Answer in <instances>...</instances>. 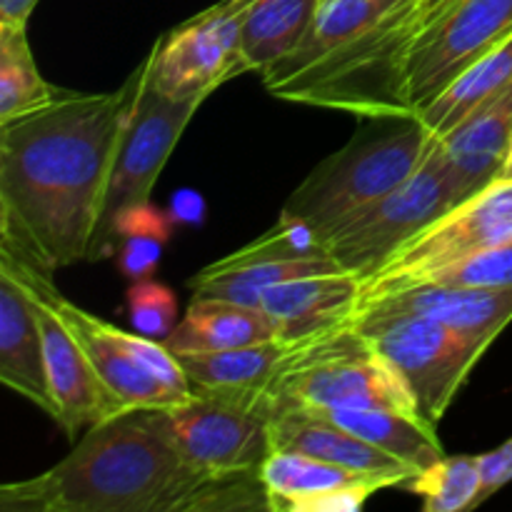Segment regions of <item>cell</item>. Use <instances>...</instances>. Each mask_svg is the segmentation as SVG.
<instances>
[{"label": "cell", "instance_id": "6da1fadb", "mask_svg": "<svg viewBox=\"0 0 512 512\" xmlns=\"http://www.w3.org/2000/svg\"><path fill=\"white\" fill-rule=\"evenodd\" d=\"M145 60L113 93L60 90L0 125V253L53 278L88 260Z\"/></svg>", "mask_w": 512, "mask_h": 512}, {"label": "cell", "instance_id": "7a4b0ae2", "mask_svg": "<svg viewBox=\"0 0 512 512\" xmlns=\"http://www.w3.org/2000/svg\"><path fill=\"white\" fill-rule=\"evenodd\" d=\"M213 480L190 468L165 408H133L85 430L73 453L0 488L5 512H193Z\"/></svg>", "mask_w": 512, "mask_h": 512}, {"label": "cell", "instance_id": "3957f363", "mask_svg": "<svg viewBox=\"0 0 512 512\" xmlns=\"http://www.w3.org/2000/svg\"><path fill=\"white\" fill-rule=\"evenodd\" d=\"M435 135L418 113L363 118L353 138L290 193L278 220L300 223L325 243L343 220L410 178Z\"/></svg>", "mask_w": 512, "mask_h": 512}, {"label": "cell", "instance_id": "277c9868", "mask_svg": "<svg viewBox=\"0 0 512 512\" xmlns=\"http://www.w3.org/2000/svg\"><path fill=\"white\" fill-rule=\"evenodd\" d=\"M420 30V0H408L373 28L343 40L318 63L268 93L358 118L413 115L410 53Z\"/></svg>", "mask_w": 512, "mask_h": 512}, {"label": "cell", "instance_id": "5b68a950", "mask_svg": "<svg viewBox=\"0 0 512 512\" xmlns=\"http://www.w3.org/2000/svg\"><path fill=\"white\" fill-rule=\"evenodd\" d=\"M0 265L13 270L25 288L48 305L75 335L80 348L95 365L100 378L128 408H175L193 398L180 360L163 345V340L125 333L88 310L78 308L58 293L53 278L0 253Z\"/></svg>", "mask_w": 512, "mask_h": 512}, {"label": "cell", "instance_id": "8992f818", "mask_svg": "<svg viewBox=\"0 0 512 512\" xmlns=\"http://www.w3.org/2000/svg\"><path fill=\"white\" fill-rule=\"evenodd\" d=\"M268 400L270 405H298L320 413L388 408L420 418L413 395L393 365L375 353L353 323L298 345L268 390Z\"/></svg>", "mask_w": 512, "mask_h": 512}, {"label": "cell", "instance_id": "52a82bcc", "mask_svg": "<svg viewBox=\"0 0 512 512\" xmlns=\"http://www.w3.org/2000/svg\"><path fill=\"white\" fill-rule=\"evenodd\" d=\"M463 200L468 195L440 155L438 138H433L425 160L405 183L343 220L323 245L340 268L368 283L405 243Z\"/></svg>", "mask_w": 512, "mask_h": 512}, {"label": "cell", "instance_id": "ba28073f", "mask_svg": "<svg viewBox=\"0 0 512 512\" xmlns=\"http://www.w3.org/2000/svg\"><path fill=\"white\" fill-rule=\"evenodd\" d=\"M353 325L383 355L415 400L418 415L438 428L490 343L425 315L360 310Z\"/></svg>", "mask_w": 512, "mask_h": 512}, {"label": "cell", "instance_id": "9c48e42d", "mask_svg": "<svg viewBox=\"0 0 512 512\" xmlns=\"http://www.w3.org/2000/svg\"><path fill=\"white\" fill-rule=\"evenodd\" d=\"M203 103V98L175 100L155 90L148 80V63H145V80L120 133L88 260L108 258L115 253V223L125 210L150 203V193L170 153Z\"/></svg>", "mask_w": 512, "mask_h": 512}, {"label": "cell", "instance_id": "30bf717a", "mask_svg": "<svg viewBox=\"0 0 512 512\" xmlns=\"http://www.w3.org/2000/svg\"><path fill=\"white\" fill-rule=\"evenodd\" d=\"M168 415L183 460L210 478L255 475L273 453L268 395L193 393Z\"/></svg>", "mask_w": 512, "mask_h": 512}, {"label": "cell", "instance_id": "8fae6325", "mask_svg": "<svg viewBox=\"0 0 512 512\" xmlns=\"http://www.w3.org/2000/svg\"><path fill=\"white\" fill-rule=\"evenodd\" d=\"M512 238V180L500 178L470 195L428 230L405 243L373 280L365 283L363 303L418 283L423 275Z\"/></svg>", "mask_w": 512, "mask_h": 512}, {"label": "cell", "instance_id": "7c38bea8", "mask_svg": "<svg viewBox=\"0 0 512 512\" xmlns=\"http://www.w3.org/2000/svg\"><path fill=\"white\" fill-rule=\"evenodd\" d=\"M248 5L218 0L155 40L145 55L150 85L175 100H205L225 80L248 73L240 58V23Z\"/></svg>", "mask_w": 512, "mask_h": 512}, {"label": "cell", "instance_id": "4fadbf2b", "mask_svg": "<svg viewBox=\"0 0 512 512\" xmlns=\"http://www.w3.org/2000/svg\"><path fill=\"white\" fill-rule=\"evenodd\" d=\"M340 270L313 230L278 220L258 240L195 273L188 288L198 298L233 300L258 308L263 293L275 285Z\"/></svg>", "mask_w": 512, "mask_h": 512}, {"label": "cell", "instance_id": "5bb4252c", "mask_svg": "<svg viewBox=\"0 0 512 512\" xmlns=\"http://www.w3.org/2000/svg\"><path fill=\"white\" fill-rule=\"evenodd\" d=\"M512 35V0H450L418 33L410 53L415 113L473 60Z\"/></svg>", "mask_w": 512, "mask_h": 512}, {"label": "cell", "instance_id": "9a60e30c", "mask_svg": "<svg viewBox=\"0 0 512 512\" xmlns=\"http://www.w3.org/2000/svg\"><path fill=\"white\" fill-rule=\"evenodd\" d=\"M33 300L38 305V320L43 330L45 365H48L50 393H53L55 405L53 420L58 428H63L68 438H75L80 430H88L125 410H133L105 385L63 320L35 295Z\"/></svg>", "mask_w": 512, "mask_h": 512}, {"label": "cell", "instance_id": "2e32d148", "mask_svg": "<svg viewBox=\"0 0 512 512\" xmlns=\"http://www.w3.org/2000/svg\"><path fill=\"white\" fill-rule=\"evenodd\" d=\"M270 512H355L385 480L303 453L273 450L260 468Z\"/></svg>", "mask_w": 512, "mask_h": 512}, {"label": "cell", "instance_id": "e0dca14e", "mask_svg": "<svg viewBox=\"0 0 512 512\" xmlns=\"http://www.w3.org/2000/svg\"><path fill=\"white\" fill-rule=\"evenodd\" d=\"M363 293L365 280L340 270L275 285L263 293L258 308L273 320L275 338L298 348L353 323Z\"/></svg>", "mask_w": 512, "mask_h": 512}, {"label": "cell", "instance_id": "ac0fdd59", "mask_svg": "<svg viewBox=\"0 0 512 512\" xmlns=\"http://www.w3.org/2000/svg\"><path fill=\"white\" fill-rule=\"evenodd\" d=\"M270 443L273 450L303 453L325 463L373 475L385 480L390 488L405 485L418 475L413 465L365 443L350 430L340 428L328 415L298 405H270Z\"/></svg>", "mask_w": 512, "mask_h": 512}, {"label": "cell", "instance_id": "d6986e66", "mask_svg": "<svg viewBox=\"0 0 512 512\" xmlns=\"http://www.w3.org/2000/svg\"><path fill=\"white\" fill-rule=\"evenodd\" d=\"M360 310L425 315L458 333L493 343L512 320V288H458V285L418 283L365 300Z\"/></svg>", "mask_w": 512, "mask_h": 512}, {"label": "cell", "instance_id": "ffe728a7", "mask_svg": "<svg viewBox=\"0 0 512 512\" xmlns=\"http://www.w3.org/2000/svg\"><path fill=\"white\" fill-rule=\"evenodd\" d=\"M0 380L53 418L38 305L5 265H0Z\"/></svg>", "mask_w": 512, "mask_h": 512}, {"label": "cell", "instance_id": "44dd1931", "mask_svg": "<svg viewBox=\"0 0 512 512\" xmlns=\"http://www.w3.org/2000/svg\"><path fill=\"white\" fill-rule=\"evenodd\" d=\"M438 150L468 198L500 180L512 150V85L438 138Z\"/></svg>", "mask_w": 512, "mask_h": 512}, {"label": "cell", "instance_id": "7402d4cb", "mask_svg": "<svg viewBox=\"0 0 512 512\" xmlns=\"http://www.w3.org/2000/svg\"><path fill=\"white\" fill-rule=\"evenodd\" d=\"M293 350L295 345L273 338L233 350L178 353L175 358L180 360V368L185 370V378H188L193 393L263 398L273 388Z\"/></svg>", "mask_w": 512, "mask_h": 512}, {"label": "cell", "instance_id": "603a6c76", "mask_svg": "<svg viewBox=\"0 0 512 512\" xmlns=\"http://www.w3.org/2000/svg\"><path fill=\"white\" fill-rule=\"evenodd\" d=\"M275 338V325L260 308L193 295L173 333L163 340L170 353H213Z\"/></svg>", "mask_w": 512, "mask_h": 512}, {"label": "cell", "instance_id": "cb8c5ba5", "mask_svg": "<svg viewBox=\"0 0 512 512\" xmlns=\"http://www.w3.org/2000/svg\"><path fill=\"white\" fill-rule=\"evenodd\" d=\"M403 3L408 0H320L318 13L298 48L263 73L265 90L303 73L335 45L373 28Z\"/></svg>", "mask_w": 512, "mask_h": 512}, {"label": "cell", "instance_id": "d4e9b609", "mask_svg": "<svg viewBox=\"0 0 512 512\" xmlns=\"http://www.w3.org/2000/svg\"><path fill=\"white\" fill-rule=\"evenodd\" d=\"M320 0H255L240 23V58L248 73L273 68L308 33Z\"/></svg>", "mask_w": 512, "mask_h": 512}, {"label": "cell", "instance_id": "484cf974", "mask_svg": "<svg viewBox=\"0 0 512 512\" xmlns=\"http://www.w3.org/2000/svg\"><path fill=\"white\" fill-rule=\"evenodd\" d=\"M512 85V35L490 48L468 65L455 80H450L430 103L418 110L420 120L433 135L445 133L463 123L473 110L493 100Z\"/></svg>", "mask_w": 512, "mask_h": 512}, {"label": "cell", "instance_id": "4316f807", "mask_svg": "<svg viewBox=\"0 0 512 512\" xmlns=\"http://www.w3.org/2000/svg\"><path fill=\"white\" fill-rule=\"evenodd\" d=\"M323 415H328L340 428L350 430L365 443L413 465L418 473L445 458L438 428L428 425L425 420L413 418V415L388 408H343L328 410Z\"/></svg>", "mask_w": 512, "mask_h": 512}, {"label": "cell", "instance_id": "83f0119b", "mask_svg": "<svg viewBox=\"0 0 512 512\" xmlns=\"http://www.w3.org/2000/svg\"><path fill=\"white\" fill-rule=\"evenodd\" d=\"M25 28L0 23V125L45 108L60 93L40 75Z\"/></svg>", "mask_w": 512, "mask_h": 512}, {"label": "cell", "instance_id": "f1b7e54d", "mask_svg": "<svg viewBox=\"0 0 512 512\" xmlns=\"http://www.w3.org/2000/svg\"><path fill=\"white\" fill-rule=\"evenodd\" d=\"M173 218L155 205L143 203L125 210L113 230V248L118 268L125 278H153L173 235Z\"/></svg>", "mask_w": 512, "mask_h": 512}, {"label": "cell", "instance_id": "f546056e", "mask_svg": "<svg viewBox=\"0 0 512 512\" xmlns=\"http://www.w3.org/2000/svg\"><path fill=\"white\" fill-rule=\"evenodd\" d=\"M423 498L425 512H465L480 505V455H453L440 458L430 468L420 470L405 483Z\"/></svg>", "mask_w": 512, "mask_h": 512}, {"label": "cell", "instance_id": "4dcf8cb0", "mask_svg": "<svg viewBox=\"0 0 512 512\" xmlns=\"http://www.w3.org/2000/svg\"><path fill=\"white\" fill-rule=\"evenodd\" d=\"M418 283L458 285V288H512V238L443 265L423 275Z\"/></svg>", "mask_w": 512, "mask_h": 512}, {"label": "cell", "instance_id": "1f68e13d", "mask_svg": "<svg viewBox=\"0 0 512 512\" xmlns=\"http://www.w3.org/2000/svg\"><path fill=\"white\" fill-rule=\"evenodd\" d=\"M128 320L135 333L153 340H165L178 325V298L173 288L153 278L133 280L125 293Z\"/></svg>", "mask_w": 512, "mask_h": 512}, {"label": "cell", "instance_id": "d6a6232c", "mask_svg": "<svg viewBox=\"0 0 512 512\" xmlns=\"http://www.w3.org/2000/svg\"><path fill=\"white\" fill-rule=\"evenodd\" d=\"M480 475H483V488H480V503L490 495L498 493L503 485L512 480V438L500 448L480 455Z\"/></svg>", "mask_w": 512, "mask_h": 512}, {"label": "cell", "instance_id": "836d02e7", "mask_svg": "<svg viewBox=\"0 0 512 512\" xmlns=\"http://www.w3.org/2000/svg\"><path fill=\"white\" fill-rule=\"evenodd\" d=\"M173 223L183 225H200L205 220V200L203 195L195 193V190H178L170 200L168 208Z\"/></svg>", "mask_w": 512, "mask_h": 512}, {"label": "cell", "instance_id": "e575fe53", "mask_svg": "<svg viewBox=\"0 0 512 512\" xmlns=\"http://www.w3.org/2000/svg\"><path fill=\"white\" fill-rule=\"evenodd\" d=\"M40 0H0V23L28 25L30 13Z\"/></svg>", "mask_w": 512, "mask_h": 512}, {"label": "cell", "instance_id": "d590c367", "mask_svg": "<svg viewBox=\"0 0 512 512\" xmlns=\"http://www.w3.org/2000/svg\"><path fill=\"white\" fill-rule=\"evenodd\" d=\"M448 3L450 0H420V18H423V25H428Z\"/></svg>", "mask_w": 512, "mask_h": 512}, {"label": "cell", "instance_id": "8d00e7d4", "mask_svg": "<svg viewBox=\"0 0 512 512\" xmlns=\"http://www.w3.org/2000/svg\"><path fill=\"white\" fill-rule=\"evenodd\" d=\"M500 178H508V180H512V150H510V158H508V163H505L503 175H500Z\"/></svg>", "mask_w": 512, "mask_h": 512}, {"label": "cell", "instance_id": "74e56055", "mask_svg": "<svg viewBox=\"0 0 512 512\" xmlns=\"http://www.w3.org/2000/svg\"><path fill=\"white\" fill-rule=\"evenodd\" d=\"M248 3H255V0H248Z\"/></svg>", "mask_w": 512, "mask_h": 512}]
</instances>
